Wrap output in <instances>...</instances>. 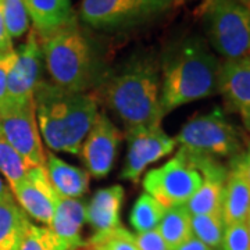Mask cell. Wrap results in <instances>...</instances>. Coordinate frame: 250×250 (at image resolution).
I'll return each mask as SVG.
<instances>
[{"mask_svg":"<svg viewBox=\"0 0 250 250\" xmlns=\"http://www.w3.org/2000/svg\"><path fill=\"white\" fill-rule=\"evenodd\" d=\"M220 65V60L200 38H187L172 46L161 64L163 116L181 106L215 95L218 92Z\"/></svg>","mask_w":250,"mask_h":250,"instance_id":"cell-1","label":"cell"},{"mask_svg":"<svg viewBox=\"0 0 250 250\" xmlns=\"http://www.w3.org/2000/svg\"><path fill=\"white\" fill-rule=\"evenodd\" d=\"M161 81L159 65L152 59H141L107 81L104 100L124 123L126 131L138 126L161 125Z\"/></svg>","mask_w":250,"mask_h":250,"instance_id":"cell-2","label":"cell"},{"mask_svg":"<svg viewBox=\"0 0 250 250\" xmlns=\"http://www.w3.org/2000/svg\"><path fill=\"white\" fill-rule=\"evenodd\" d=\"M38 38L52 83L68 92L89 89L96 75L95 57L75 16L53 32Z\"/></svg>","mask_w":250,"mask_h":250,"instance_id":"cell-3","label":"cell"},{"mask_svg":"<svg viewBox=\"0 0 250 250\" xmlns=\"http://www.w3.org/2000/svg\"><path fill=\"white\" fill-rule=\"evenodd\" d=\"M206 35L225 60L250 56V10L236 0H205L200 6Z\"/></svg>","mask_w":250,"mask_h":250,"instance_id":"cell-4","label":"cell"},{"mask_svg":"<svg viewBox=\"0 0 250 250\" xmlns=\"http://www.w3.org/2000/svg\"><path fill=\"white\" fill-rule=\"evenodd\" d=\"M203 182L196 154L181 147L179 152L143 178V189L166 208L185 206Z\"/></svg>","mask_w":250,"mask_h":250,"instance_id":"cell-5","label":"cell"},{"mask_svg":"<svg viewBox=\"0 0 250 250\" xmlns=\"http://www.w3.org/2000/svg\"><path fill=\"white\" fill-rule=\"evenodd\" d=\"M181 147L210 157H235L242 153L243 135L220 107L190 118L175 138Z\"/></svg>","mask_w":250,"mask_h":250,"instance_id":"cell-6","label":"cell"},{"mask_svg":"<svg viewBox=\"0 0 250 250\" xmlns=\"http://www.w3.org/2000/svg\"><path fill=\"white\" fill-rule=\"evenodd\" d=\"M172 4L174 0H82L80 17L96 29H121L157 17Z\"/></svg>","mask_w":250,"mask_h":250,"instance_id":"cell-7","label":"cell"},{"mask_svg":"<svg viewBox=\"0 0 250 250\" xmlns=\"http://www.w3.org/2000/svg\"><path fill=\"white\" fill-rule=\"evenodd\" d=\"M128 153L121 171V178L138 182L145 170L156 161L168 156L178 145L175 138H170L161 125L138 126L126 131Z\"/></svg>","mask_w":250,"mask_h":250,"instance_id":"cell-8","label":"cell"},{"mask_svg":"<svg viewBox=\"0 0 250 250\" xmlns=\"http://www.w3.org/2000/svg\"><path fill=\"white\" fill-rule=\"evenodd\" d=\"M0 131L31 168L45 167L46 154L36 121L35 103L0 113Z\"/></svg>","mask_w":250,"mask_h":250,"instance_id":"cell-9","label":"cell"},{"mask_svg":"<svg viewBox=\"0 0 250 250\" xmlns=\"http://www.w3.org/2000/svg\"><path fill=\"white\" fill-rule=\"evenodd\" d=\"M42 47L36 31L32 28L25 43L17 50V60L7 78L9 107H22L35 103L34 95L42 74Z\"/></svg>","mask_w":250,"mask_h":250,"instance_id":"cell-10","label":"cell"},{"mask_svg":"<svg viewBox=\"0 0 250 250\" xmlns=\"http://www.w3.org/2000/svg\"><path fill=\"white\" fill-rule=\"evenodd\" d=\"M121 139L123 134L107 114L99 113L80 150L89 175L103 178L111 171Z\"/></svg>","mask_w":250,"mask_h":250,"instance_id":"cell-11","label":"cell"},{"mask_svg":"<svg viewBox=\"0 0 250 250\" xmlns=\"http://www.w3.org/2000/svg\"><path fill=\"white\" fill-rule=\"evenodd\" d=\"M20 207L36 221L50 224L60 196L54 190L45 167H36L28 171L27 177L11 189Z\"/></svg>","mask_w":250,"mask_h":250,"instance_id":"cell-12","label":"cell"},{"mask_svg":"<svg viewBox=\"0 0 250 250\" xmlns=\"http://www.w3.org/2000/svg\"><path fill=\"white\" fill-rule=\"evenodd\" d=\"M218 92L227 106L239 114L245 129L250 134V56L221 62Z\"/></svg>","mask_w":250,"mask_h":250,"instance_id":"cell-13","label":"cell"},{"mask_svg":"<svg viewBox=\"0 0 250 250\" xmlns=\"http://www.w3.org/2000/svg\"><path fill=\"white\" fill-rule=\"evenodd\" d=\"M203 174V182L185 205L190 215L221 214L223 195L228 168L214 157L195 153Z\"/></svg>","mask_w":250,"mask_h":250,"instance_id":"cell-14","label":"cell"},{"mask_svg":"<svg viewBox=\"0 0 250 250\" xmlns=\"http://www.w3.org/2000/svg\"><path fill=\"white\" fill-rule=\"evenodd\" d=\"M65 153L80 154L81 146L99 116L98 102L86 92L64 90Z\"/></svg>","mask_w":250,"mask_h":250,"instance_id":"cell-15","label":"cell"},{"mask_svg":"<svg viewBox=\"0 0 250 250\" xmlns=\"http://www.w3.org/2000/svg\"><path fill=\"white\" fill-rule=\"evenodd\" d=\"M250 214V184L243 166V152L231 159L225 181L221 215L224 224L248 221Z\"/></svg>","mask_w":250,"mask_h":250,"instance_id":"cell-16","label":"cell"},{"mask_svg":"<svg viewBox=\"0 0 250 250\" xmlns=\"http://www.w3.org/2000/svg\"><path fill=\"white\" fill-rule=\"evenodd\" d=\"M86 223V203L81 199L60 197L47 228L52 231L60 250H78L83 246L82 228Z\"/></svg>","mask_w":250,"mask_h":250,"instance_id":"cell-17","label":"cell"},{"mask_svg":"<svg viewBox=\"0 0 250 250\" xmlns=\"http://www.w3.org/2000/svg\"><path fill=\"white\" fill-rule=\"evenodd\" d=\"M125 190L121 185L99 189L86 205V223L95 233L106 232L121 225L120 214Z\"/></svg>","mask_w":250,"mask_h":250,"instance_id":"cell-18","label":"cell"},{"mask_svg":"<svg viewBox=\"0 0 250 250\" xmlns=\"http://www.w3.org/2000/svg\"><path fill=\"white\" fill-rule=\"evenodd\" d=\"M45 168L57 195L64 199H80L89 189L88 171L74 167L53 153L46 154Z\"/></svg>","mask_w":250,"mask_h":250,"instance_id":"cell-19","label":"cell"},{"mask_svg":"<svg viewBox=\"0 0 250 250\" xmlns=\"http://www.w3.org/2000/svg\"><path fill=\"white\" fill-rule=\"evenodd\" d=\"M39 36H45L72 18L70 0H22Z\"/></svg>","mask_w":250,"mask_h":250,"instance_id":"cell-20","label":"cell"},{"mask_svg":"<svg viewBox=\"0 0 250 250\" xmlns=\"http://www.w3.org/2000/svg\"><path fill=\"white\" fill-rule=\"evenodd\" d=\"M31 225L25 211L14 202L0 200V250H18Z\"/></svg>","mask_w":250,"mask_h":250,"instance_id":"cell-21","label":"cell"},{"mask_svg":"<svg viewBox=\"0 0 250 250\" xmlns=\"http://www.w3.org/2000/svg\"><path fill=\"white\" fill-rule=\"evenodd\" d=\"M190 220L192 215L185 206H177L166 210L157 231L163 236L168 249L175 250L193 236Z\"/></svg>","mask_w":250,"mask_h":250,"instance_id":"cell-22","label":"cell"},{"mask_svg":"<svg viewBox=\"0 0 250 250\" xmlns=\"http://www.w3.org/2000/svg\"><path fill=\"white\" fill-rule=\"evenodd\" d=\"M166 207L150 195L143 193L136 199L129 214V223L136 232H146L156 229L160 224Z\"/></svg>","mask_w":250,"mask_h":250,"instance_id":"cell-23","label":"cell"},{"mask_svg":"<svg viewBox=\"0 0 250 250\" xmlns=\"http://www.w3.org/2000/svg\"><path fill=\"white\" fill-rule=\"evenodd\" d=\"M31 167L17 150L10 145L0 131V172L4 175L10 185V190L27 177Z\"/></svg>","mask_w":250,"mask_h":250,"instance_id":"cell-24","label":"cell"},{"mask_svg":"<svg viewBox=\"0 0 250 250\" xmlns=\"http://www.w3.org/2000/svg\"><path fill=\"white\" fill-rule=\"evenodd\" d=\"M192 233L193 236L207 245L210 249L221 246L225 224L221 214L192 215Z\"/></svg>","mask_w":250,"mask_h":250,"instance_id":"cell-25","label":"cell"},{"mask_svg":"<svg viewBox=\"0 0 250 250\" xmlns=\"http://www.w3.org/2000/svg\"><path fill=\"white\" fill-rule=\"evenodd\" d=\"M0 11L10 38H21L29 28V16L22 0H0Z\"/></svg>","mask_w":250,"mask_h":250,"instance_id":"cell-26","label":"cell"},{"mask_svg":"<svg viewBox=\"0 0 250 250\" xmlns=\"http://www.w3.org/2000/svg\"><path fill=\"white\" fill-rule=\"evenodd\" d=\"M93 250H139L135 243V235L121 225L106 232L93 233L88 242Z\"/></svg>","mask_w":250,"mask_h":250,"instance_id":"cell-27","label":"cell"},{"mask_svg":"<svg viewBox=\"0 0 250 250\" xmlns=\"http://www.w3.org/2000/svg\"><path fill=\"white\" fill-rule=\"evenodd\" d=\"M18 250H60V248L49 228L31 224Z\"/></svg>","mask_w":250,"mask_h":250,"instance_id":"cell-28","label":"cell"},{"mask_svg":"<svg viewBox=\"0 0 250 250\" xmlns=\"http://www.w3.org/2000/svg\"><path fill=\"white\" fill-rule=\"evenodd\" d=\"M223 250H250V233L248 221L225 225L223 241Z\"/></svg>","mask_w":250,"mask_h":250,"instance_id":"cell-29","label":"cell"},{"mask_svg":"<svg viewBox=\"0 0 250 250\" xmlns=\"http://www.w3.org/2000/svg\"><path fill=\"white\" fill-rule=\"evenodd\" d=\"M17 60V50H10L0 53V113L6 111L9 107L7 100V78L11 67Z\"/></svg>","mask_w":250,"mask_h":250,"instance_id":"cell-30","label":"cell"},{"mask_svg":"<svg viewBox=\"0 0 250 250\" xmlns=\"http://www.w3.org/2000/svg\"><path fill=\"white\" fill-rule=\"evenodd\" d=\"M135 243L139 250H170L163 239L160 232L156 229L138 232L135 235Z\"/></svg>","mask_w":250,"mask_h":250,"instance_id":"cell-31","label":"cell"},{"mask_svg":"<svg viewBox=\"0 0 250 250\" xmlns=\"http://www.w3.org/2000/svg\"><path fill=\"white\" fill-rule=\"evenodd\" d=\"M13 50V45H11V38L7 34V29L3 21V16L0 11V53H6Z\"/></svg>","mask_w":250,"mask_h":250,"instance_id":"cell-32","label":"cell"},{"mask_svg":"<svg viewBox=\"0 0 250 250\" xmlns=\"http://www.w3.org/2000/svg\"><path fill=\"white\" fill-rule=\"evenodd\" d=\"M175 250H213L210 249L207 245H205L203 242H200L196 239L195 236H192L190 239H188L185 243H182L181 246H178Z\"/></svg>","mask_w":250,"mask_h":250,"instance_id":"cell-33","label":"cell"},{"mask_svg":"<svg viewBox=\"0 0 250 250\" xmlns=\"http://www.w3.org/2000/svg\"><path fill=\"white\" fill-rule=\"evenodd\" d=\"M10 199H14V196H13L11 190L3 184V181L0 178V200H10Z\"/></svg>","mask_w":250,"mask_h":250,"instance_id":"cell-34","label":"cell"},{"mask_svg":"<svg viewBox=\"0 0 250 250\" xmlns=\"http://www.w3.org/2000/svg\"><path fill=\"white\" fill-rule=\"evenodd\" d=\"M243 166H245V171H246V177L249 179L250 184V142L248 145L246 152H243Z\"/></svg>","mask_w":250,"mask_h":250,"instance_id":"cell-35","label":"cell"},{"mask_svg":"<svg viewBox=\"0 0 250 250\" xmlns=\"http://www.w3.org/2000/svg\"><path fill=\"white\" fill-rule=\"evenodd\" d=\"M236 1H239L241 4H243L245 7H248L250 10V0H236Z\"/></svg>","mask_w":250,"mask_h":250,"instance_id":"cell-36","label":"cell"},{"mask_svg":"<svg viewBox=\"0 0 250 250\" xmlns=\"http://www.w3.org/2000/svg\"><path fill=\"white\" fill-rule=\"evenodd\" d=\"M248 227H249V233H250V214L248 217Z\"/></svg>","mask_w":250,"mask_h":250,"instance_id":"cell-37","label":"cell"}]
</instances>
